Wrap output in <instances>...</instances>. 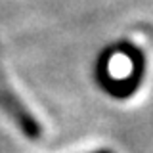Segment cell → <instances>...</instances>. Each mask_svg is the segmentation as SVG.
I'll use <instances>...</instances> for the list:
<instances>
[{
	"label": "cell",
	"mask_w": 153,
	"mask_h": 153,
	"mask_svg": "<svg viewBox=\"0 0 153 153\" xmlns=\"http://www.w3.org/2000/svg\"><path fill=\"white\" fill-rule=\"evenodd\" d=\"M0 107L2 111L17 124V128L31 140H36L42 134V126L36 117L25 107V103L19 100V96L10 88V84L0 75Z\"/></svg>",
	"instance_id": "1"
},
{
	"label": "cell",
	"mask_w": 153,
	"mask_h": 153,
	"mask_svg": "<svg viewBox=\"0 0 153 153\" xmlns=\"http://www.w3.org/2000/svg\"><path fill=\"white\" fill-rule=\"evenodd\" d=\"M88 153H115V151L107 149V147H102V149H94V151H88Z\"/></svg>",
	"instance_id": "2"
}]
</instances>
